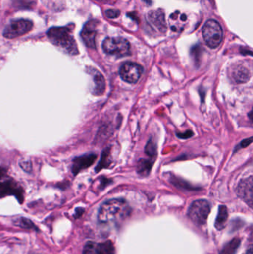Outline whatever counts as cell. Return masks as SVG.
<instances>
[{
	"instance_id": "obj_1",
	"label": "cell",
	"mask_w": 253,
	"mask_h": 254,
	"mask_svg": "<svg viewBox=\"0 0 253 254\" xmlns=\"http://www.w3.org/2000/svg\"><path fill=\"white\" fill-rule=\"evenodd\" d=\"M131 211V207L125 200L120 198L108 200L100 208L98 222L101 225H117L129 217Z\"/></svg>"
},
{
	"instance_id": "obj_2",
	"label": "cell",
	"mask_w": 253,
	"mask_h": 254,
	"mask_svg": "<svg viewBox=\"0 0 253 254\" xmlns=\"http://www.w3.org/2000/svg\"><path fill=\"white\" fill-rule=\"evenodd\" d=\"M71 31L72 30L68 27H53L47 31L48 38L66 53L77 55L79 54L78 48Z\"/></svg>"
},
{
	"instance_id": "obj_3",
	"label": "cell",
	"mask_w": 253,
	"mask_h": 254,
	"mask_svg": "<svg viewBox=\"0 0 253 254\" xmlns=\"http://www.w3.org/2000/svg\"><path fill=\"white\" fill-rule=\"evenodd\" d=\"M102 46L105 53L117 58H123L130 54V43L123 37H107Z\"/></svg>"
},
{
	"instance_id": "obj_4",
	"label": "cell",
	"mask_w": 253,
	"mask_h": 254,
	"mask_svg": "<svg viewBox=\"0 0 253 254\" xmlns=\"http://www.w3.org/2000/svg\"><path fill=\"white\" fill-rule=\"evenodd\" d=\"M6 195H14L22 203L23 190L14 179L7 176L5 169L0 168V198Z\"/></svg>"
},
{
	"instance_id": "obj_5",
	"label": "cell",
	"mask_w": 253,
	"mask_h": 254,
	"mask_svg": "<svg viewBox=\"0 0 253 254\" xmlns=\"http://www.w3.org/2000/svg\"><path fill=\"white\" fill-rule=\"evenodd\" d=\"M203 37L209 48L215 49L223 40V31L221 25L214 19H209L203 28Z\"/></svg>"
},
{
	"instance_id": "obj_6",
	"label": "cell",
	"mask_w": 253,
	"mask_h": 254,
	"mask_svg": "<svg viewBox=\"0 0 253 254\" xmlns=\"http://www.w3.org/2000/svg\"><path fill=\"white\" fill-rule=\"evenodd\" d=\"M211 206L206 200L195 201L188 210L190 219L198 225H203L207 221L208 216L210 213Z\"/></svg>"
},
{
	"instance_id": "obj_7",
	"label": "cell",
	"mask_w": 253,
	"mask_h": 254,
	"mask_svg": "<svg viewBox=\"0 0 253 254\" xmlns=\"http://www.w3.org/2000/svg\"><path fill=\"white\" fill-rule=\"evenodd\" d=\"M33 28V23L28 19H16L12 21L4 29L3 35L7 39L20 37L29 32Z\"/></svg>"
},
{
	"instance_id": "obj_8",
	"label": "cell",
	"mask_w": 253,
	"mask_h": 254,
	"mask_svg": "<svg viewBox=\"0 0 253 254\" xmlns=\"http://www.w3.org/2000/svg\"><path fill=\"white\" fill-rule=\"evenodd\" d=\"M120 77L124 81L129 83L138 82L143 73V68L139 64L132 62H126L120 68Z\"/></svg>"
},
{
	"instance_id": "obj_9",
	"label": "cell",
	"mask_w": 253,
	"mask_h": 254,
	"mask_svg": "<svg viewBox=\"0 0 253 254\" xmlns=\"http://www.w3.org/2000/svg\"><path fill=\"white\" fill-rule=\"evenodd\" d=\"M238 195L252 208L253 203V177L250 176L239 184L237 189Z\"/></svg>"
},
{
	"instance_id": "obj_10",
	"label": "cell",
	"mask_w": 253,
	"mask_h": 254,
	"mask_svg": "<svg viewBox=\"0 0 253 254\" xmlns=\"http://www.w3.org/2000/svg\"><path fill=\"white\" fill-rule=\"evenodd\" d=\"M97 25L98 22L96 20L89 21L86 22L80 33L82 40H83L86 46L91 49H95L96 46L95 38L97 34Z\"/></svg>"
},
{
	"instance_id": "obj_11",
	"label": "cell",
	"mask_w": 253,
	"mask_h": 254,
	"mask_svg": "<svg viewBox=\"0 0 253 254\" xmlns=\"http://www.w3.org/2000/svg\"><path fill=\"white\" fill-rule=\"evenodd\" d=\"M97 155L95 154H88V155H83V156L77 157L73 161L72 172L74 176L80 173L82 170L88 168L90 167L95 160H96Z\"/></svg>"
},
{
	"instance_id": "obj_12",
	"label": "cell",
	"mask_w": 253,
	"mask_h": 254,
	"mask_svg": "<svg viewBox=\"0 0 253 254\" xmlns=\"http://www.w3.org/2000/svg\"><path fill=\"white\" fill-rule=\"evenodd\" d=\"M148 19L152 25L163 33L166 31V24L165 21V14L162 10H153L148 14Z\"/></svg>"
},
{
	"instance_id": "obj_13",
	"label": "cell",
	"mask_w": 253,
	"mask_h": 254,
	"mask_svg": "<svg viewBox=\"0 0 253 254\" xmlns=\"http://www.w3.org/2000/svg\"><path fill=\"white\" fill-rule=\"evenodd\" d=\"M187 21V16L184 13H181L179 10H177L169 16L170 28L175 32H181L184 30Z\"/></svg>"
},
{
	"instance_id": "obj_14",
	"label": "cell",
	"mask_w": 253,
	"mask_h": 254,
	"mask_svg": "<svg viewBox=\"0 0 253 254\" xmlns=\"http://www.w3.org/2000/svg\"><path fill=\"white\" fill-rule=\"evenodd\" d=\"M228 219V210L226 206L221 205L218 210V216L215 220V226L218 231L224 229Z\"/></svg>"
},
{
	"instance_id": "obj_15",
	"label": "cell",
	"mask_w": 253,
	"mask_h": 254,
	"mask_svg": "<svg viewBox=\"0 0 253 254\" xmlns=\"http://www.w3.org/2000/svg\"><path fill=\"white\" fill-rule=\"evenodd\" d=\"M94 82H95V89L94 93L97 95H101L105 90V80L101 73L94 70Z\"/></svg>"
},
{
	"instance_id": "obj_16",
	"label": "cell",
	"mask_w": 253,
	"mask_h": 254,
	"mask_svg": "<svg viewBox=\"0 0 253 254\" xmlns=\"http://www.w3.org/2000/svg\"><path fill=\"white\" fill-rule=\"evenodd\" d=\"M114 246L112 242L106 241L100 243L96 247L94 248L95 254H114Z\"/></svg>"
},
{
	"instance_id": "obj_17",
	"label": "cell",
	"mask_w": 253,
	"mask_h": 254,
	"mask_svg": "<svg viewBox=\"0 0 253 254\" xmlns=\"http://www.w3.org/2000/svg\"><path fill=\"white\" fill-rule=\"evenodd\" d=\"M241 244V240L239 238L233 239L225 245L219 254H236Z\"/></svg>"
},
{
	"instance_id": "obj_18",
	"label": "cell",
	"mask_w": 253,
	"mask_h": 254,
	"mask_svg": "<svg viewBox=\"0 0 253 254\" xmlns=\"http://www.w3.org/2000/svg\"><path fill=\"white\" fill-rule=\"evenodd\" d=\"M234 78L239 83H245L250 77L249 71L243 67H239L234 71Z\"/></svg>"
},
{
	"instance_id": "obj_19",
	"label": "cell",
	"mask_w": 253,
	"mask_h": 254,
	"mask_svg": "<svg viewBox=\"0 0 253 254\" xmlns=\"http://www.w3.org/2000/svg\"><path fill=\"white\" fill-rule=\"evenodd\" d=\"M152 162L147 160H141L138 162V170L140 174L147 175L150 173L151 170Z\"/></svg>"
},
{
	"instance_id": "obj_20",
	"label": "cell",
	"mask_w": 253,
	"mask_h": 254,
	"mask_svg": "<svg viewBox=\"0 0 253 254\" xmlns=\"http://www.w3.org/2000/svg\"><path fill=\"white\" fill-rule=\"evenodd\" d=\"M105 13H106V16L108 18L114 19V18H117L120 16V12L118 10H113V9H111V10H107Z\"/></svg>"
},
{
	"instance_id": "obj_21",
	"label": "cell",
	"mask_w": 253,
	"mask_h": 254,
	"mask_svg": "<svg viewBox=\"0 0 253 254\" xmlns=\"http://www.w3.org/2000/svg\"><path fill=\"white\" fill-rule=\"evenodd\" d=\"M20 165L25 171H30L31 170V163L30 161H23L21 163Z\"/></svg>"
},
{
	"instance_id": "obj_22",
	"label": "cell",
	"mask_w": 253,
	"mask_h": 254,
	"mask_svg": "<svg viewBox=\"0 0 253 254\" xmlns=\"http://www.w3.org/2000/svg\"><path fill=\"white\" fill-rule=\"evenodd\" d=\"M253 246H250L249 249H248V250L247 251V252H245V253L244 254H253Z\"/></svg>"
},
{
	"instance_id": "obj_23",
	"label": "cell",
	"mask_w": 253,
	"mask_h": 254,
	"mask_svg": "<svg viewBox=\"0 0 253 254\" xmlns=\"http://www.w3.org/2000/svg\"><path fill=\"white\" fill-rule=\"evenodd\" d=\"M146 2L148 3V4H151V0H144Z\"/></svg>"
}]
</instances>
